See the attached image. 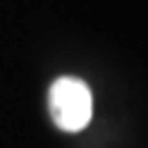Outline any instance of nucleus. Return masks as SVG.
<instances>
[{
	"label": "nucleus",
	"mask_w": 148,
	"mask_h": 148,
	"mask_svg": "<svg viewBox=\"0 0 148 148\" xmlns=\"http://www.w3.org/2000/svg\"><path fill=\"white\" fill-rule=\"evenodd\" d=\"M49 111L60 130L77 133L86 128L93 115V95L86 82L62 75L51 84L49 91Z\"/></svg>",
	"instance_id": "obj_1"
}]
</instances>
